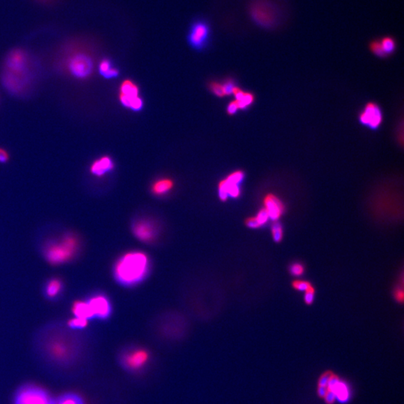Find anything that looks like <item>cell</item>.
Masks as SVG:
<instances>
[{
	"label": "cell",
	"instance_id": "cell-1",
	"mask_svg": "<svg viewBox=\"0 0 404 404\" xmlns=\"http://www.w3.org/2000/svg\"><path fill=\"white\" fill-rule=\"evenodd\" d=\"M316 393L325 404H349L353 398L351 383L331 370H326L320 375Z\"/></svg>",
	"mask_w": 404,
	"mask_h": 404
},
{
	"label": "cell",
	"instance_id": "cell-2",
	"mask_svg": "<svg viewBox=\"0 0 404 404\" xmlns=\"http://www.w3.org/2000/svg\"><path fill=\"white\" fill-rule=\"evenodd\" d=\"M149 267V259L146 253L140 251L128 252L117 260L115 277L122 284H136L146 277Z\"/></svg>",
	"mask_w": 404,
	"mask_h": 404
},
{
	"label": "cell",
	"instance_id": "cell-3",
	"mask_svg": "<svg viewBox=\"0 0 404 404\" xmlns=\"http://www.w3.org/2000/svg\"><path fill=\"white\" fill-rule=\"evenodd\" d=\"M79 242L74 235L67 234L59 242L52 243L45 250V257L53 265H61L73 258L78 250Z\"/></svg>",
	"mask_w": 404,
	"mask_h": 404
},
{
	"label": "cell",
	"instance_id": "cell-4",
	"mask_svg": "<svg viewBox=\"0 0 404 404\" xmlns=\"http://www.w3.org/2000/svg\"><path fill=\"white\" fill-rule=\"evenodd\" d=\"M252 21L262 28L273 29L279 20L278 9L270 0H254L249 7Z\"/></svg>",
	"mask_w": 404,
	"mask_h": 404
},
{
	"label": "cell",
	"instance_id": "cell-5",
	"mask_svg": "<svg viewBox=\"0 0 404 404\" xmlns=\"http://www.w3.org/2000/svg\"><path fill=\"white\" fill-rule=\"evenodd\" d=\"M67 66L70 75L80 80L88 78L94 70L92 58L81 51H76L69 56Z\"/></svg>",
	"mask_w": 404,
	"mask_h": 404
},
{
	"label": "cell",
	"instance_id": "cell-6",
	"mask_svg": "<svg viewBox=\"0 0 404 404\" xmlns=\"http://www.w3.org/2000/svg\"><path fill=\"white\" fill-rule=\"evenodd\" d=\"M15 404H56L44 390L36 386L22 388L15 397Z\"/></svg>",
	"mask_w": 404,
	"mask_h": 404
},
{
	"label": "cell",
	"instance_id": "cell-7",
	"mask_svg": "<svg viewBox=\"0 0 404 404\" xmlns=\"http://www.w3.org/2000/svg\"><path fill=\"white\" fill-rule=\"evenodd\" d=\"M244 173L241 171L233 172L226 179L219 183V196L222 201H226L228 197L236 199L241 196L240 184L244 181Z\"/></svg>",
	"mask_w": 404,
	"mask_h": 404
},
{
	"label": "cell",
	"instance_id": "cell-8",
	"mask_svg": "<svg viewBox=\"0 0 404 404\" xmlns=\"http://www.w3.org/2000/svg\"><path fill=\"white\" fill-rule=\"evenodd\" d=\"M28 64V56L27 52L21 49H16L11 51L6 58V68L7 75L17 80H20V75L27 70Z\"/></svg>",
	"mask_w": 404,
	"mask_h": 404
},
{
	"label": "cell",
	"instance_id": "cell-9",
	"mask_svg": "<svg viewBox=\"0 0 404 404\" xmlns=\"http://www.w3.org/2000/svg\"><path fill=\"white\" fill-rule=\"evenodd\" d=\"M210 33V27L207 22L204 20L195 21L189 30L188 37L189 44L196 49H202L208 41Z\"/></svg>",
	"mask_w": 404,
	"mask_h": 404
},
{
	"label": "cell",
	"instance_id": "cell-10",
	"mask_svg": "<svg viewBox=\"0 0 404 404\" xmlns=\"http://www.w3.org/2000/svg\"><path fill=\"white\" fill-rule=\"evenodd\" d=\"M149 353L144 349H135L124 354L122 362L125 368L130 371L141 369L149 360Z\"/></svg>",
	"mask_w": 404,
	"mask_h": 404
},
{
	"label": "cell",
	"instance_id": "cell-11",
	"mask_svg": "<svg viewBox=\"0 0 404 404\" xmlns=\"http://www.w3.org/2000/svg\"><path fill=\"white\" fill-rule=\"evenodd\" d=\"M382 119V112L374 104H368L360 115L361 123L372 129L377 128L381 125Z\"/></svg>",
	"mask_w": 404,
	"mask_h": 404
},
{
	"label": "cell",
	"instance_id": "cell-12",
	"mask_svg": "<svg viewBox=\"0 0 404 404\" xmlns=\"http://www.w3.org/2000/svg\"><path fill=\"white\" fill-rule=\"evenodd\" d=\"M94 318H107L111 312V305L107 297L103 295L94 296L88 301Z\"/></svg>",
	"mask_w": 404,
	"mask_h": 404
},
{
	"label": "cell",
	"instance_id": "cell-13",
	"mask_svg": "<svg viewBox=\"0 0 404 404\" xmlns=\"http://www.w3.org/2000/svg\"><path fill=\"white\" fill-rule=\"evenodd\" d=\"M135 236L143 242H151L156 236L154 224L148 220H140L133 225Z\"/></svg>",
	"mask_w": 404,
	"mask_h": 404
},
{
	"label": "cell",
	"instance_id": "cell-14",
	"mask_svg": "<svg viewBox=\"0 0 404 404\" xmlns=\"http://www.w3.org/2000/svg\"><path fill=\"white\" fill-rule=\"evenodd\" d=\"M264 204H265V209L268 213L269 218L273 221H277L284 213V204L274 195H267L264 201Z\"/></svg>",
	"mask_w": 404,
	"mask_h": 404
},
{
	"label": "cell",
	"instance_id": "cell-15",
	"mask_svg": "<svg viewBox=\"0 0 404 404\" xmlns=\"http://www.w3.org/2000/svg\"><path fill=\"white\" fill-rule=\"evenodd\" d=\"M120 93L121 103L124 107L129 108L131 100L138 96V88L133 82L126 80L121 86Z\"/></svg>",
	"mask_w": 404,
	"mask_h": 404
},
{
	"label": "cell",
	"instance_id": "cell-16",
	"mask_svg": "<svg viewBox=\"0 0 404 404\" xmlns=\"http://www.w3.org/2000/svg\"><path fill=\"white\" fill-rule=\"evenodd\" d=\"M113 161L109 157L104 156L94 161L90 167V172L97 177H102L114 169Z\"/></svg>",
	"mask_w": 404,
	"mask_h": 404
},
{
	"label": "cell",
	"instance_id": "cell-17",
	"mask_svg": "<svg viewBox=\"0 0 404 404\" xmlns=\"http://www.w3.org/2000/svg\"><path fill=\"white\" fill-rule=\"evenodd\" d=\"M74 315L77 318H83V319L89 320L94 318L92 311L88 302L85 301H77L74 304L73 308Z\"/></svg>",
	"mask_w": 404,
	"mask_h": 404
},
{
	"label": "cell",
	"instance_id": "cell-18",
	"mask_svg": "<svg viewBox=\"0 0 404 404\" xmlns=\"http://www.w3.org/2000/svg\"><path fill=\"white\" fill-rule=\"evenodd\" d=\"M233 94H234L235 98H236V101H235L237 104L239 109H246V108L249 107L253 103V94H250V93L244 92L242 90L238 88L237 87L235 88Z\"/></svg>",
	"mask_w": 404,
	"mask_h": 404
},
{
	"label": "cell",
	"instance_id": "cell-19",
	"mask_svg": "<svg viewBox=\"0 0 404 404\" xmlns=\"http://www.w3.org/2000/svg\"><path fill=\"white\" fill-rule=\"evenodd\" d=\"M174 182L169 178H162L153 184L152 192L157 196L167 194L173 188Z\"/></svg>",
	"mask_w": 404,
	"mask_h": 404
},
{
	"label": "cell",
	"instance_id": "cell-20",
	"mask_svg": "<svg viewBox=\"0 0 404 404\" xmlns=\"http://www.w3.org/2000/svg\"><path fill=\"white\" fill-rule=\"evenodd\" d=\"M99 72L106 79L115 78L118 76V70L112 67V63L108 59L101 61L99 65Z\"/></svg>",
	"mask_w": 404,
	"mask_h": 404
},
{
	"label": "cell",
	"instance_id": "cell-21",
	"mask_svg": "<svg viewBox=\"0 0 404 404\" xmlns=\"http://www.w3.org/2000/svg\"><path fill=\"white\" fill-rule=\"evenodd\" d=\"M62 288H63V284H62V281L57 278H54V279H51L46 284L45 293L48 297H56L62 292Z\"/></svg>",
	"mask_w": 404,
	"mask_h": 404
},
{
	"label": "cell",
	"instance_id": "cell-22",
	"mask_svg": "<svg viewBox=\"0 0 404 404\" xmlns=\"http://www.w3.org/2000/svg\"><path fill=\"white\" fill-rule=\"evenodd\" d=\"M379 42H381V46H382L383 51H384L386 56L392 54L395 51V41L392 37H385L381 41H379Z\"/></svg>",
	"mask_w": 404,
	"mask_h": 404
},
{
	"label": "cell",
	"instance_id": "cell-23",
	"mask_svg": "<svg viewBox=\"0 0 404 404\" xmlns=\"http://www.w3.org/2000/svg\"><path fill=\"white\" fill-rule=\"evenodd\" d=\"M56 404H84L81 397L75 394H67L62 396Z\"/></svg>",
	"mask_w": 404,
	"mask_h": 404
},
{
	"label": "cell",
	"instance_id": "cell-24",
	"mask_svg": "<svg viewBox=\"0 0 404 404\" xmlns=\"http://www.w3.org/2000/svg\"><path fill=\"white\" fill-rule=\"evenodd\" d=\"M272 236L273 241L276 243H280L283 239V228L281 223H276L272 225Z\"/></svg>",
	"mask_w": 404,
	"mask_h": 404
},
{
	"label": "cell",
	"instance_id": "cell-25",
	"mask_svg": "<svg viewBox=\"0 0 404 404\" xmlns=\"http://www.w3.org/2000/svg\"><path fill=\"white\" fill-rule=\"evenodd\" d=\"M69 326L74 329H81L85 328L88 325V320L83 318H77L72 319L69 321Z\"/></svg>",
	"mask_w": 404,
	"mask_h": 404
},
{
	"label": "cell",
	"instance_id": "cell-26",
	"mask_svg": "<svg viewBox=\"0 0 404 404\" xmlns=\"http://www.w3.org/2000/svg\"><path fill=\"white\" fill-rule=\"evenodd\" d=\"M370 49L372 51L373 54L377 56L378 57H386V54L383 51L379 41H373L370 44Z\"/></svg>",
	"mask_w": 404,
	"mask_h": 404
},
{
	"label": "cell",
	"instance_id": "cell-27",
	"mask_svg": "<svg viewBox=\"0 0 404 404\" xmlns=\"http://www.w3.org/2000/svg\"><path fill=\"white\" fill-rule=\"evenodd\" d=\"M305 272L304 266L299 263H294L290 267V273L292 276L299 277L303 275Z\"/></svg>",
	"mask_w": 404,
	"mask_h": 404
},
{
	"label": "cell",
	"instance_id": "cell-28",
	"mask_svg": "<svg viewBox=\"0 0 404 404\" xmlns=\"http://www.w3.org/2000/svg\"><path fill=\"white\" fill-rule=\"evenodd\" d=\"M293 288L299 291H305L309 288L312 287V284L308 281H302V280H295L292 283Z\"/></svg>",
	"mask_w": 404,
	"mask_h": 404
},
{
	"label": "cell",
	"instance_id": "cell-29",
	"mask_svg": "<svg viewBox=\"0 0 404 404\" xmlns=\"http://www.w3.org/2000/svg\"><path fill=\"white\" fill-rule=\"evenodd\" d=\"M257 223L260 226H263L265 224L268 222L269 216L265 208L262 209L260 211L257 213V216L255 217Z\"/></svg>",
	"mask_w": 404,
	"mask_h": 404
},
{
	"label": "cell",
	"instance_id": "cell-30",
	"mask_svg": "<svg viewBox=\"0 0 404 404\" xmlns=\"http://www.w3.org/2000/svg\"><path fill=\"white\" fill-rule=\"evenodd\" d=\"M315 290L313 286L308 288L307 291H305V295H304V301H305L306 305H312L315 300Z\"/></svg>",
	"mask_w": 404,
	"mask_h": 404
},
{
	"label": "cell",
	"instance_id": "cell-31",
	"mask_svg": "<svg viewBox=\"0 0 404 404\" xmlns=\"http://www.w3.org/2000/svg\"><path fill=\"white\" fill-rule=\"evenodd\" d=\"M143 107V101L139 97L133 98L130 101L129 108L133 111H140Z\"/></svg>",
	"mask_w": 404,
	"mask_h": 404
},
{
	"label": "cell",
	"instance_id": "cell-32",
	"mask_svg": "<svg viewBox=\"0 0 404 404\" xmlns=\"http://www.w3.org/2000/svg\"><path fill=\"white\" fill-rule=\"evenodd\" d=\"M210 88H211L212 91L216 94V96L218 97H223L225 96V93H224V89H223V85L220 84V83H211L210 85Z\"/></svg>",
	"mask_w": 404,
	"mask_h": 404
},
{
	"label": "cell",
	"instance_id": "cell-33",
	"mask_svg": "<svg viewBox=\"0 0 404 404\" xmlns=\"http://www.w3.org/2000/svg\"><path fill=\"white\" fill-rule=\"evenodd\" d=\"M223 85L225 96H230V94H232L234 92L235 88H236L234 82L231 81V80H228Z\"/></svg>",
	"mask_w": 404,
	"mask_h": 404
},
{
	"label": "cell",
	"instance_id": "cell-34",
	"mask_svg": "<svg viewBox=\"0 0 404 404\" xmlns=\"http://www.w3.org/2000/svg\"><path fill=\"white\" fill-rule=\"evenodd\" d=\"M246 225L249 228H252V229L260 228V225L257 223L255 217H250V218L247 219L246 221Z\"/></svg>",
	"mask_w": 404,
	"mask_h": 404
},
{
	"label": "cell",
	"instance_id": "cell-35",
	"mask_svg": "<svg viewBox=\"0 0 404 404\" xmlns=\"http://www.w3.org/2000/svg\"><path fill=\"white\" fill-rule=\"evenodd\" d=\"M239 107H238L236 101H232L228 104V108H227V112L229 115H234L237 112Z\"/></svg>",
	"mask_w": 404,
	"mask_h": 404
},
{
	"label": "cell",
	"instance_id": "cell-36",
	"mask_svg": "<svg viewBox=\"0 0 404 404\" xmlns=\"http://www.w3.org/2000/svg\"><path fill=\"white\" fill-rule=\"evenodd\" d=\"M9 158L10 157L9 153L6 150L0 148V163H6L9 160Z\"/></svg>",
	"mask_w": 404,
	"mask_h": 404
},
{
	"label": "cell",
	"instance_id": "cell-37",
	"mask_svg": "<svg viewBox=\"0 0 404 404\" xmlns=\"http://www.w3.org/2000/svg\"><path fill=\"white\" fill-rule=\"evenodd\" d=\"M394 298H395L397 302H400V303L403 302L404 298L403 289L398 288V289L396 290L395 292H394Z\"/></svg>",
	"mask_w": 404,
	"mask_h": 404
},
{
	"label": "cell",
	"instance_id": "cell-38",
	"mask_svg": "<svg viewBox=\"0 0 404 404\" xmlns=\"http://www.w3.org/2000/svg\"><path fill=\"white\" fill-rule=\"evenodd\" d=\"M35 1L38 2V3H52V2H54V0H35Z\"/></svg>",
	"mask_w": 404,
	"mask_h": 404
}]
</instances>
